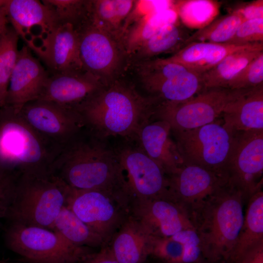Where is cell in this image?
I'll use <instances>...</instances> for the list:
<instances>
[{"label": "cell", "mask_w": 263, "mask_h": 263, "mask_svg": "<svg viewBox=\"0 0 263 263\" xmlns=\"http://www.w3.org/2000/svg\"><path fill=\"white\" fill-rule=\"evenodd\" d=\"M50 171L71 188L102 191L130 204L131 197L113 144L85 128L61 147Z\"/></svg>", "instance_id": "cell-1"}, {"label": "cell", "mask_w": 263, "mask_h": 263, "mask_svg": "<svg viewBox=\"0 0 263 263\" xmlns=\"http://www.w3.org/2000/svg\"><path fill=\"white\" fill-rule=\"evenodd\" d=\"M161 101L145 97L132 86L115 82L102 87L74 109L84 127L100 137L137 141L142 128L153 119Z\"/></svg>", "instance_id": "cell-2"}, {"label": "cell", "mask_w": 263, "mask_h": 263, "mask_svg": "<svg viewBox=\"0 0 263 263\" xmlns=\"http://www.w3.org/2000/svg\"><path fill=\"white\" fill-rule=\"evenodd\" d=\"M247 202L228 180L193 213L203 257L210 263L227 261L243 225Z\"/></svg>", "instance_id": "cell-3"}, {"label": "cell", "mask_w": 263, "mask_h": 263, "mask_svg": "<svg viewBox=\"0 0 263 263\" xmlns=\"http://www.w3.org/2000/svg\"><path fill=\"white\" fill-rule=\"evenodd\" d=\"M61 147L8 106L0 108V168L18 177L50 171Z\"/></svg>", "instance_id": "cell-4"}, {"label": "cell", "mask_w": 263, "mask_h": 263, "mask_svg": "<svg viewBox=\"0 0 263 263\" xmlns=\"http://www.w3.org/2000/svg\"><path fill=\"white\" fill-rule=\"evenodd\" d=\"M70 187L50 171L23 174L16 182L6 218L11 222L51 230Z\"/></svg>", "instance_id": "cell-5"}, {"label": "cell", "mask_w": 263, "mask_h": 263, "mask_svg": "<svg viewBox=\"0 0 263 263\" xmlns=\"http://www.w3.org/2000/svg\"><path fill=\"white\" fill-rule=\"evenodd\" d=\"M184 164L195 165L227 177L236 132L217 119L188 130H171Z\"/></svg>", "instance_id": "cell-6"}, {"label": "cell", "mask_w": 263, "mask_h": 263, "mask_svg": "<svg viewBox=\"0 0 263 263\" xmlns=\"http://www.w3.org/2000/svg\"><path fill=\"white\" fill-rule=\"evenodd\" d=\"M7 247L32 263H79L91 252L74 245L56 232L45 228L11 222L5 229Z\"/></svg>", "instance_id": "cell-7"}, {"label": "cell", "mask_w": 263, "mask_h": 263, "mask_svg": "<svg viewBox=\"0 0 263 263\" xmlns=\"http://www.w3.org/2000/svg\"><path fill=\"white\" fill-rule=\"evenodd\" d=\"M247 89L205 88L183 102H162L157 108L154 119L167 122L172 131L195 129L218 119L226 105Z\"/></svg>", "instance_id": "cell-8"}, {"label": "cell", "mask_w": 263, "mask_h": 263, "mask_svg": "<svg viewBox=\"0 0 263 263\" xmlns=\"http://www.w3.org/2000/svg\"><path fill=\"white\" fill-rule=\"evenodd\" d=\"M113 144L131 200L163 198L172 200L167 175L136 141L118 139V142Z\"/></svg>", "instance_id": "cell-9"}, {"label": "cell", "mask_w": 263, "mask_h": 263, "mask_svg": "<svg viewBox=\"0 0 263 263\" xmlns=\"http://www.w3.org/2000/svg\"><path fill=\"white\" fill-rule=\"evenodd\" d=\"M70 188L65 206L108 244L128 217V207L102 191Z\"/></svg>", "instance_id": "cell-10"}, {"label": "cell", "mask_w": 263, "mask_h": 263, "mask_svg": "<svg viewBox=\"0 0 263 263\" xmlns=\"http://www.w3.org/2000/svg\"><path fill=\"white\" fill-rule=\"evenodd\" d=\"M263 173V130L236 132L227 168L228 180L247 201L261 190Z\"/></svg>", "instance_id": "cell-11"}, {"label": "cell", "mask_w": 263, "mask_h": 263, "mask_svg": "<svg viewBox=\"0 0 263 263\" xmlns=\"http://www.w3.org/2000/svg\"><path fill=\"white\" fill-rule=\"evenodd\" d=\"M19 113L40 134L60 147L84 128L80 116L74 108L49 101L29 102Z\"/></svg>", "instance_id": "cell-12"}, {"label": "cell", "mask_w": 263, "mask_h": 263, "mask_svg": "<svg viewBox=\"0 0 263 263\" xmlns=\"http://www.w3.org/2000/svg\"><path fill=\"white\" fill-rule=\"evenodd\" d=\"M9 21L19 37L36 54L60 25L53 10L37 0H7Z\"/></svg>", "instance_id": "cell-13"}, {"label": "cell", "mask_w": 263, "mask_h": 263, "mask_svg": "<svg viewBox=\"0 0 263 263\" xmlns=\"http://www.w3.org/2000/svg\"><path fill=\"white\" fill-rule=\"evenodd\" d=\"M167 177L171 199L186 209L192 217L203 203L228 180L225 176L188 164H184Z\"/></svg>", "instance_id": "cell-14"}, {"label": "cell", "mask_w": 263, "mask_h": 263, "mask_svg": "<svg viewBox=\"0 0 263 263\" xmlns=\"http://www.w3.org/2000/svg\"><path fill=\"white\" fill-rule=\"evenodd\" d=\"M129 213L155 237H170L184 229H196L190 214L169 199H132Z\"/></svg>", "instance_id": "cell-15"}, {"label": "cell", "mask_w": 263, "mask_h": 263, "mask_svg": "<svg viewBox=\"0 0 263 263\" xmlns=\"http://www.w3.org/2000/svg\"><path fill=\"white\" fill-rule=\"evenodd\" d=\"M49 77L40 63L24 45L19 51L10 77L6 105L19 113L26 104L38 100Z\"/></svg>", "instance_id": "cell-16"}, {"label": "cell", "mask_w": 263, "mask_h": 263, "mask_svg": "<svg viewBox=\"0 0 263 263\" xmlns=\"http://www.w3.org/2000/svg\"><path fill=\"white\" fill-rule=\"evenodd\" d=\"M79 55L82 68L101 82L116 69L119 55L113 38L89 24L79 34Z\"/></svg>", "instance_id": "cell-17"}, {"label": "cell", "mask_w": 263, "mask_h": 263, "mask_svg": "<svg viewBox=\"0 0 263 263\" xmlns=\"http://www.w3.org/2000/svg\"><path fill=\"white\" fill-rule=\"evenodd\" d=\"M77 72L54 74L49 76L38 100L74 108L104 86L90 73Z\"/></svg>", "instance_id": "cell-18"}, {"label": "cell", "mask_w": 263, "mask_h": 263, "mask_svg": "<svg viewBox=\"0 0 263 263\" xmlns=\"http://www.w3.org/2000/svg\"><path fill=\"white\" fill-rule=\"evenodd\" d=\"M137 142L167 175L176 172L184 164L170 126L164 120L153 119L146 124L141 130Z\"/></svg>", "instance_id": "cell-19"}, {"label": "cell", "mask_w": 263, "mask_h": 263, "mask_svg": "<svg viewBox=\"0 0 263 263\" xmlns=\"http://www.w3.org/2000/svg\"><path fill=\"white\" fill-rule=\"evenodd\" d=\"M37 54L55 74L76 72L83 68L79 33L69 23L60 24Z\"/></svg>", "instance_id": "cell-20"}, {"label": "cell", "mask_w": 263, "mask_h": 263, "mask_svg": "<svg viewBox=\"0 0 263 263\" xmlns=\"http://www.w3.org/2000/svg\"><path fill=\"white\" fill-rule=\"evenodd\" d=\"M255 49H263V42L240 45L193 42L165 59L180 64L188 70L202 75L230 54L242 50Z\"/></svg>", "instance_id": "cell-21"}, {"label": "cell", "mask_w": 263, "mask_h": 263, "mask_svg": "<svg viewBox=\"0 0 263 263\" xmlns=\"http://www.w3.org/2000/svg\"><path fill=\"white\" fill-rule=\"evenodd\" d=\"M221 117L224 126L234 132L263 130V84L229 102Z\"/></svg>", "instance_id": "cell-22"}, {"label": "cell", "mask_w": 263, "mask_h": 263, "mask_svg": "<svg viewBox=\"0 0 263 263\" xmlns=\"http://www.w3.org/2000/svg\"><path fill=\"white\" fill-rule=\"evenodd\" d=\"M151 239L144 226L129 214L108 244L118 263H142L150 255Z\"/></svg>", "instance_id": "cell-23"}, {"label": "cell", "mask_w": 263, "mask_h": 263, "mask_svg": "<svg viewBox=\"0 0 263 263\" xmlns=\"http://www.w3.org/2000/svg\"><path fill=\"white\" fill-rule=\"evenodd\" d=\"M243 227L226 263H235L247 251L263 242V191H258L247 201Z\"/></svg>", "instance_id": "cell-24"}, {"label": "cell", "mask_w": 263, "mask_h": 263, "mask_svg": "<svg viewBox=\"0 0 263 263\" xmlns=\"http://www.w3.org/2000/svg\"><path fill=\"white\" fill-rule=\"evenodd\" d=\"M134 2L131 0L91 1L88 5L90 24L112 37L121 36L124 21L132 11Z\"/></svg>", "instance_id": "cell-25"}, {"label": "cell", "mask_w": 263, "mask_h": 263, "mask_svg": "<svg viewBox=\"0 0 263 263\" xmlns=\"http://www.w3.org/2000/svg\"><path fill=\"white\" fill-rule=\"evenodd\" d=\"M204 89L201 75L188 69L165 79L148 92L162 102L177 103L192 98Z\"/></svg>", "instance_id": "cell-26"}, {"label": "cell", "mask_w": 263, "mask_h": 263, "mask_svg": "<svg viewBox=\"0 0 263 263\" xmlns=\"http://www.w3.org/2000/svg\"><path fill=\"white\" fill-rule=\"evenodd\" d=\"M51 230L77 246L101 247L105 245L101 237L65 206L55 219Z\"/></svg>", "instance_id": "cell-27"}, {"label": "cell", "mask_w": 263, "mask_h": 263, "mask_svg": "<svg viewBox=\"0 0 263 263\" xmlns=\"http://www.w3.org/2000/svg\"><path fill=\"white\" fill-rule=\"evenodd\" d=\"M263 49L242 50L229 55L201 75L204 88H228L229 83Z\"/></svg>", "instance_id": "cell-28"}, {"label": "cell", "mask_w": 263, "mask_h": 263, "mask_svg": "<svg viewBox=\"0 0 263 263\" xmlns=\"http://www.w3.org/2000/svg\"><path fill=\"white\" fill-rule=\"evenodd\" d=\"M178 18L173 7L148 15L136 21L126 35L125 42L127 52L135 53L146 41L162 27L177 23Z\"/></svg>", "instance_id": "cell-29"}, {"label": "cell", "mask_w": 263, "mask_h": 263, "mask_svg": "<svg viewBox=\"0 0 263 263\" xmlns=\"http://www.w3.org/2000/svg\"><path fill=\"white\" fill-rule=\"evenodd\" d=\"M243 21L238 14L229 12L199 29L187 38L183 47L193 42L227 43Z\"/></svg>", "instance_id": "cell-30"}, {"label": "cell", "mask_w": 263, "mask_h": 263, "mask_svg": "<svg viewBox=\"0 0 263 263\" xmlns=\"http://www.w3.org/2000/svg\"><path fill=\"white\" fill-rule=\"evenodd\" d=\"M19 36L12 27L0 33V108L6 105L11 75L19 53Z\"/></svg>", "instance_id": "cell-31"}, {"label": "cell", "mask_w": 263, "mask_h": 263, "mask_svg": "<svg viewBox=\"0 0 263 263\" xmlns=\"http://www.w3.org/2000/svg\"><path fill=\"white\" fill-rule=\"evenodd\" d=\"M184 37V32L177 23L167 24L146 41L135 53L146 58L158 55L180 45L183 47L188 38Z\"/></svg>", "instance_id": "cell-32"}, {"label": "cell", "mask_w": 263, "mask_h": 263, "mask_svg": "<svg viewBox=\"0 0 263 263\" xmlns=\"http://www.w3.org/2000/svg\"><path fill=\"white\" fill-rule=\"evenodd\" d=\"M173 7L185 24L199 29L211 22L218 12V4L210 0L173 1Z\"/></svg>", "instance_id": "cell-33"}, {"label": "cell", "mask_w": 263, "mask_h": 263, "mask_svg": "<svg viewBox=\"0 0 263 263\" xmlns=\"http://www.w3.org/2000/svg\"><path fill=\"white\" fill-rule=\"evenodd\" d=\"M188 70L176 62L158 58L144 64L142 71V81L145 88L150 89L162 81Z\"/></svg>", "instance_id": "cell-34"}, {"label": "cell", "mask_w": 263, "mask_h": 263, "mask_svg": "<svg viewBox=\"0 0 263 263\" xmlns=\"http://www.w3.org/2000/svg\"><path fill=\"white\" fill-rule=\"evenodd\" d=\"M263 84V51L250 61L229 83L232 90L256 87Z\"/></svg>", "instance_id": "cell-35"}, {"label": "cell", "mask_w": 263, "mask_h": 263, "mask_svg": "<svg viewBox=\"0 0 263 263\" xmlns=\"http://www.w3.org/2000/svg\"><path fill=\"white\" fill-rule=\"evenodd\" d=\"M44 4L54 12L60 23H69L74 27L75 21L82 15L88 2L78 0H43Z\"/></svg>", "instance_id": "cell-36"}, {"label": "cell", "mask_w": 263, "mask_h": 263, "mask_svg": "<svg viewBox=\"0 0 263 263\" xmlns=\"http://www.w3.org/2000/svg\"><path fill=\"white\" fill-rule=\"evenodd\" d=\"M184 248L182 244L171 237L152 236L150 254L166 263H182Z\"/></svg>", "instance_id": "cell-37"}, {"label": "cell", "mask_w": 263, "mask_h": 263, "mask_svg": "<svg viewBox=\"0 0 263 263\" xmlns=\"http://www.w3.org/2000/svg\"><path fill=\"white\" fill-rule=\"evenodd\" d=\"M170 237L184 246L182 263H195L203 258L200 239L196 229H184Z\"/></svg>", "instance_id": "cell-38"}, {"label": "cell", "mask_w": 263, "mask_h": 263, "mask_svg": "<svg viewBox=\"0 0 263 263\" xmlns=\"http://www.w3.org/2000/svg\"><path fill=\"white\" fill-rule=\"evenodd\" d=\"M263 42V18L244 21L227 43L246 45Z\"/></svg>", "instance_id": "cell-39"}, {"label": "cell", "mask_w": 263, "mask_h": 263, "mask_svg": "<svg viewBox=\"0 0 263 263\" xmlns=\"http://www.w3.org/2000/svg\"><path fill=\"white\" fill-rule=\"evenodd\" d=\"M17 178L2 171L0 173V220L6 218L12 204Z\"/></svg>", "instance_id": "cell-40"}, {"label": "cell", "mask_w": 263, "mask_h": 263, "mask_svg": "<svg viewBox=\"0 0 263 263\" xmlns=\"http://www.w3.org/2000/svg\"><path fill=\"white\" fill-rule=\"evenodd\" d=\"M229 12L238 14L244 21L263 18V0L240 3L232 8Z\"/></svg>", "instance_id": "cell-41"}, {"label": "cell", "mask_w": 263, "mask_h": 263, "mask_svg": "<svg viewBox=\"0 0 263 263\" xmlns=\"http://www.w3.org/2000/svg\"><path fill=\"white\" fill-rule=\"evenodd\" d=\"M95 253L90 252L79 263H118L109 244Z\"/></svg>", "instance_id": "cell-42"}, {"label": "cell", "mask_w": 263, "mask_h": 263, "mask_svg": "<svg viewBox=\"0 0 263 263\" xmlns=\"http://www.w3.org/2000/svg\"><path fill=\"white\" fill-rule=\"evenodd\" d=\"M235 263H263V242L249 249Z\"/></svg>", "instance_id": "cell-43"}, {"label": "cell", "mask_w": 263, "mask_h": 263, "mask_svg": "<svg viewBox=\"0 0 263 263\" xmlns=\"http://www.w3.org/2000/svg\"><path fill=\"white\" fill-rule=\"evenodd\" d=\"M8 21L5 4L0 6V33L3 32L7 28Z\"/></svg>", "instance_id": "cell-44"}, {"label": "cell", "mask_w": 263, "mask_h": 263, "mask_svg": "<svg viewBox=\"0 0 263 263\" xmlns=\"http://www.w3.org/2000/svg\"><path fill=\"white\" fill-rule=\"evenodd\" d=\"M3 263H31V262H28V261H26L22 259H21V260L20 261H17V262H8V261H6V262H3Z\"/></svg>", "instance_id": "cell-45"}, {"label": "cell", "mask_w": 263, "mask_h": 263, "mask_svg": "<svg viewBox=\"0 0 263 263\" xmlns=\"http://www.w3.org/2000/svg\"><path fill=\"white\" fill-rule=\"evenodd\" d=\"M195 263H210L208 262L207 260H206V259H205L204 258H202Z\"/></svg>", "instance_id": "cell-46"}, {"label": "cell", "mask_w": 263, "mask_h": 263, "mask_svg": "<svg viewBox=\"0 0 263 263\" xmlns=\"http://www.w3.org/2000/svg\"><path fill=\"white\" fill-rule=\"evenodd\" d=\"M6 1L7 0H0V6L4 5Z\"/></svg>", "instance_id": "cell-47"}, {"label": "cell", "mask_w": 263, "mask_h": 263, "mask_svg": "<svg viewBox=\"0 0 263 263\" xmlns=\"http://www.w3.org/2000/svg\"><path fill=\"white\" fill-rule=\"evenodd\" d=\"M3 171L0 168V173Z\"/></svg>", "instance_id": "cell-48"}]
</instances>
